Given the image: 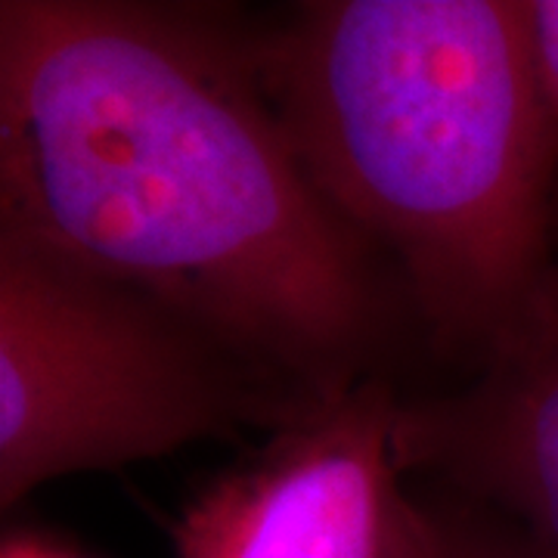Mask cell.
<instances>
[{
	"label": "cell",
	"instance_id": "obj_1",
	"mask_svg": "<svg viewBox=\"0 0 558 558\" xmlns=\"http://www.w3.org/2000/svg\"><path fill=\"white\" fill-rule=\"evenodd\" d=\"M0 230L153 295L332 398L381 329L369 242L323 199L258 35L193 3H0Z\"/></svg>",
	"mask_w": 558,
	"mask_h": 558
},
{
	"label": "cell",
	"instance_id": "obj_2",
	"mask_svg": "<svg viewBox=\"0 0 558 558\" xmlns=\"http://www.w3.org/2000/svg\"><path fill=\"white\" fill-rule=\"evenodd\" d=\"M323 199L400 260L440 332L487 354L549 255L558 121L527 0H323L258 35Z\"/></svg>",
	"mask_w": 558,
	"mask_h": 558
},
{
	"label": "cell",
	"instance_id": "obj_3",
	"mask_svg": "<svg viewBox=\"0 0 558 558\" xmlns=\"http://www.w3.org/2000/svg\"><path fill=\"white\" fill-rule=\"evenodd\" d=\"M314 400L146 292L0 230V506Z\"/></svg>",
	"mask_w": 558,
	"mask_h": 558
},
{
	"label": "cell",
	"instance_id": "obj_4",
	"mask_svg": "<svg viewBox=\"0 0 558 558\" xmlns=\"http://www.w3.org/2000/svg\"><path fill=\"white\" fill-rule=\"evenodd\" d=\"M400 400L363 379L314 400L211 481L174 531L178 558H438L440 515L413 502Z\"/></svg>",
	"mask_w": 558,
	"mask_h": 558
},
{
	"label": "cell",
	"instance_id": "obj_5",
	"mask_svg": "<svg viewBox=\"0 0 558 558\" xmlns=\"http://www.w3.org/2000/svg\"><path fill=\"white\" fill-rule=\"evenodd\" d=\"M484 357L465 391L400 403V457L558 558V267Z\"/></svg>",
	"mask_w": 558,
	"mask_h": 558
},
{
	"label": "cell",
	"instance_id": "obj_6",
	"mask_svg": "<svg viewBox=\"0 0 558 558\" xmlns=\"http://www.w3.org/2000/svg\"><path fill=\"white\" fill-rule=\"evenodd\" d=\"M438 558H549L539 546L490 512L440 515Z\"/></svg>",
	"mask_w": 558,
	"mask_h": 558
},
{
	"label": "cell",
	"instance_id": "obj_7",
	"mask_svg": "<svg viewBox=\"0 0 558 558\" xmlns=\"http://www.w3.org/2000/svg\"><path fill=\"white\" fill-rule=\"evenodd\" d=\"M527 3H531L539 75L558 121V0H527Z\"/></svg>",
	"mask_w": 558,
	"mask_h": 558
},
{
	"label": "cell",
	"instance_id": "obj_8",
	"mask_svg": "<svg viewBox=\"0 0 558 558\" xmlns=\"http://www.w3.org/2000/svg\"><path fill=\"white\" fill-rule=\"evenodd\" d=\"M7 558H62V556H50V553H44V549H38V546H32V549H22V546H16V549H10V553H7Z\"/></svg>",
	"mask_w": 558,
	"mask_h": 558
}]
</instances>
